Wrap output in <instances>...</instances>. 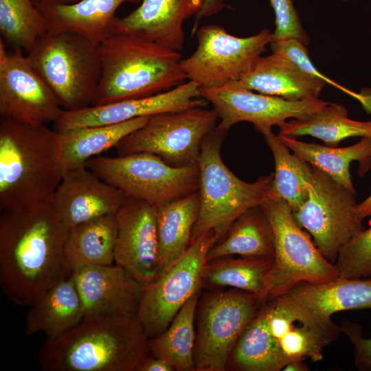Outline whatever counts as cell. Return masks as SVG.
<instances>
[{"instance_id":"29","label":"cell","mask_w":371,"mask_h":371,"mask_svg":"<svg viewBox=\"0 0 371 371\" xmlns=\"http://www.w3.org/2000/svg\"><path fill=\"white\" fill-rule=\"evenodd\" d=\"M278 135L289 149L354 193L356 192L350 172V164L358 161L360 177L364 176L371 168V137H363L358 143L350 146L335 147Z\"/></svg>"},{"instance_id":"19","label":"cell","mask_w":371,"mask_h":371,"mask_svg":"<svg viewBox=\"0 0 371 371\" xmlns=\"http://www.w3.org/2000/svg\"><path fill=\"white\" fill-rule=\"evenodd\" d=\"M81 296L84 319L137 316L144 286L124 267L87 265L71 276Z\"/></svg>"},{"instance_id":"43","label":"cell","mask_w":371,"mask_h":371,"mask_svg":"<svg viewBox=\"0 0 371 371\" xmlns=\"http://www.w3.org/2000/svg\"><path fill=\"white\" fill-rule=\"evenodd\" d=\"M356 210L361 221L368 216H371V194L364 201L356 204Z\"/></svg>"},{"instance_id":"44","label":"cell","mask_w":371,"mask_h":371,"mask_svg":"<svg viewBox=\"0 0 371 371\" xmlns=\"http://www.w3.org/2000/svg\"><path fill=\"white\" fill-rule=\"evenodd\" d=\"M308 366L304 363V360L295 359L288 363L282 370L286 371H308Z\"/></svg>"},{"instance_id":"45","label":"cell","mask_w":371,"mask_h":371,"mask_svg":"<svg viewBox=\"0 0 371 371\" xmlns=\"http://www.w3.org/2000/svg\"><path fill=\"white\" fill-rule=\"evenodd\" d=\"M34 3L43 2V1H52L56 2L58 3H63V4H71V3H77L81 0H32Z\"/></svg>"},{"instance_id":"36","label":"cell","mask_w":371,"mask_h":371,"mask_svg":"<svg viewBox=\"0 0 371 371\" xmlns=\"http://www.w3.org/2000/svg\"><path fill=\"white\" fill-rule=\"evenodd\" d=\"M49 30L47 19L32 0H0L1 38L28 53Z\"/></svg>"},{"instance_id":"33","label":"cell","mask_w":371,"mask_h":371,"mask_svg":"<svg viewBox=\"0 0 371 371\" xmlns=\"http://www.w3.org/2000/svg\"><path fill=\"white\" fill-rule=\"evenodd\" d=\"M202 291L186 302L164 331L148 339L150 354L166 361L174 371H196L194 315Z\"/></svg>"},{"instance_id":"42","label":"cell","mask_w":371,"mask_h":371,"mask_svg":"<svg viewBox=\"0 0 371 371\" xmlns=\"http://www.w3.org/2000/svg\"><path fill=\"white\" fill-rule=\"evenodd\" d=\"M136 371H174V370L166 361L149 353L139 362Z\"/></svg>"},{"instance_id":"17","label":"cell","mask_w":371,"mask_h":371,"mask_svg":"<svg viewBox=\"0 0 371 371\" xmlns=\"http://www.w3.org/2000/svg\"><path fill=\"white\" fill-rule=\"evenodd\" d=\"M115 215L117 232L114 262L146 287L159 274L156 206L126 197Z\"/></svg>"},{"instance_id":"8","label":"cell","mask_w":371,"mask_h":371,"mask_svg":"<svg viewBox=\"0 0 371 371\" xmlns=\"http://www.w3.org/2000/svg\"><path fill=\"white\" fill-rule=\"evenodd\" d=\"M85 166L126 197L156 207L197 192L199 188L198 164L174 167L149 153L97 156Z\"/></svg>"},{"instance_id":"9","label":"cell","mask_w":371,"mask_h":371,"mask_svg":"<svg viewBox=\"0 0 371 371\" xmlns=\"http://www.w3.org/2000/svg\"><path fill=\"white\" fill-rule=\"evenodd\" d=\"M275 236L273 264L268 278V300L302 282H323L339 278L335 264L321 254L296 223L284 199L269 196L260 205Z\"/></svg>"},{"instance_id":"22","label":"cell","mask_w":371,"mask_h":371,"mask_svg":"<svg viewBox=\"0 0 371 371\" xmlns=\"http://www.w3.org/2000/svg\"><path fill=\"white\" fill-rule=\"evenodd\" d=\"M236 81L249 90L289 100L319 98L326 84L272 53L260 56Z\"/></svg>"},{"instance_id":"4","label":"cell","mask_w":371,"mask_h":371,"mask_svg":"<svg viewBox=\"0 0 371 371\" xmlns=\"http://www.w3.org/2000/svg\"><path fill=\"white\" fill-rule=\"evenodd\" d=\"M55 131L1 117L0 203L21 211L49 201L63 170L57 158Z\"/></svg>"},{"instance_id":"31","label":"cell","mask_w":371,"mask_h":371,"mask_svg":"<svg viewBox=\"0 0 371 371\" xmlns=\"http://www.w3.org/2000/svg\"><path fill=\"white\" fill-rule=\"evenodd\" d=\"M278 127L280 135L295 138L309 135L329 146H336L348 137H371V121L349 118L348 109L335 102H329L324 108L304 118L286 121Z\"/></svg>"},{"instance_id":"27","label":"cell","mask_w":371,"mask_h":371,"mask_svg":"<svg viewBox=\"0 0 371 371\" xmlns=\"http://www.w3.org/2000/svg\"><path fill=\"white\" fill-rule=\"evenodd\" d=\"M199 206L200 199L197 191L156 207L158 277L167 271L188 249L198 218Z\"/></svg>"},{"instance_id":"18","label":"cell","mask_w":371,"mask_h":371,"mask_svg":"<svg viewBox=\"0 0 371 371\" xmlns=\"http://www.w3.org/2000/svg\"><path fill=\"white\" fill-rule=\"evenodd\" d=\"M207 104L200 96L198 85L188 80L152 96L89 106L77 110L63 109L53 126L55 131L61 132L85 126L117 124L161 113L205 107Z\"/></svg>"},{"instance_id":"32","label":"cell","mask_w":371,"mask_h":371,"mask_svg":"<svg viewBox=\"0 0 371 371\" xmlns=\"http://www.w3.org/2000/svg\"><path fill=\"white\" fill-rule=\"evenodd\" d=\"M282 369L269 330L267 302L236 341L228 358L226 371H280Z\"/></svg>"},{"instance_id":"28","label":"cell","mask_w":371,"mask_h":371,"mask_svg":"<svg viewBox=\"0 0 371 371\" xmlns=\"http://www.w3.org/2000/svg\"><path fill=\"white\" fill-rule=\"evenodd\" d=\"M273 258L225 256L206 261L201 276L202 289L234 288L268 301V278Z\"/></svg>"},{"instance_id":"1","label":"cell","mask_w":371,"mask_h":371,"mask_svg":"<svg viewBox=\"0 0 371 371\" xmlns=\"http://www.w3.org/2000/svg\"><path fill=\"white\" fill-rule=\"evenodd\" d=\"M69 229L47 201L0 218V286L19 306H32L69 278Z\"/></svg>"},{"instance_id":"20","label":"cell","mask_w":371,"mask_h":371,"mask_svg":"<svg viewBox=\"0 0 371 371\" xmlns=\"http://www.w3.org/2000/svg\"><path fill=\"white\" fill-rule=\"evenodd\" d=\"M126 196L85 166L63 172L49 202L69 229L115 214Z\"/></svg>"},{"instance_id":"46","label":"cell","mask_w":371,"mask_h":371,"mask_svg":"<svg viewBox=\"0 0 371 371\" xmlns=\"http://www.w3.org/2000/svg\"><path fill=\"white\" fill-rule=\"evenodd\" d=\"M341 1H344V2H348V1H350L351 0H341Z\"/></svg>"},{"instance_id":"15","label":"cell","mask_w":371,"mask_h":371,"mask_svg":"<svg viewBox=\"0 0 371 371\" xmlns=\"http://www.w3.org/2000/svg\"><path fill=\"white\" fill-rule=\"evenodd\" d=\"M20 49L8 52L0 39V115L32 124L59 116L56 95Z\"/></svg>"},{"instance_id":"24","label":"cell","mask_w":371,"mask_h":371,"mask_svg":"<svg viewBox=\"0 0 371 371\" xmlns=\"http://www.w3.org/2000/svg\"><path fill=\"white\" fill-rule=\"evenodd\" d=\"M142 1L81 0L71 4L52 1L35 4L47 19L49 30L74 32L99 44L113 33L118 8L125 2Z\"/></svg>"},{"instance_id":"38","label":"cell","mask_w":371,"mask_h":371,"mask_svg":"<svg viewBox=\"0 0 371 371\" xmlns=\"http://www.w3.org/2000/svg\"><path fill=\"white\" fill-rule=\"evenodd\" d=\"M272 54L282 56L294 63L307 74L324 80L326 83L355 97L356 93L330 80L315 67L308 56L306 46L295 38L272 41L269 43Z\"/></svg>"},{"instance_id":"13","label":"cell","mask_w":371,"mask_h":371,"mask_svg":"<svg viewBox=\"0 0 371 371\" xmlns=\"http://www.w3.org/2000/svg\"><path fill=\"white\" fill-rule=\"evenodd\" d=\"M217 241L214 231L201 234L167 271L144 287L137 317L148 339L164 331L186 302L203 290L207 254Z\"/></svg>"},{"instance_id":"40","label":"cell","mask_w":371,"mask_h":371,"mask_svg":"<svg viewBox=\"0 0 371 371\" xmlns=\"http://www.w3.org/2000/svg\"><path fill=\"white\" fill-rule=\"evenodd\" d=\"M341 333L349 338L354 348V363L360 371H371V337L366 338L361 326L357 323L344 322Z\"/></svg>"},{"instance_id":"3","label":"cell","mask_w":371,"mask_h":371,"mask_svg":"<svg viewBox=\"0 0 371 371\" xmlns=\"http://www.w3.org/2000/svg\"><path fill=\"white\" fill-rule=\"evenodd\" d=\"M99 49L101 75L91 106L152 96L187 80L179 52L143 37L113 33Z\"/></svg>"},{"instance_id":"7","label":"cell","mask_w":371,"mask_h":371,"mask_svg":"<svg viewBox=\"0 0 371 371\" xmlns=\"http://www.w3.org/2000/svg\"><path fill=\"white\" fill-rule=\"evenodd\" d=\"M267 302L234 288L202 291L194 315L196 371H226L236 341Z\"/></svg>"},{"instance_id":"21","label":"cell","mask_w":371,"mask_h":371,"mask_svg":"<svg viewBox=\"0 0 371 371\" xmlns=\"http://www.w3.org/2000/svg\"><path fill=\"white\" fill-rule=\"evenodd\" d=\"M204 1L142 0L128 15L116 17L113 33L137 35L179 52L185 41L183 23L196 16Z\"/></svg>"},{"instance_id":"11","label":"cell","mask_w":371,"mask_h":371,"mask_svg":"<svg viewBox=\"0 0 371 371\" xmlns=\"http://www.w3.org/2000/svg\"><path fill=\"white\" fill-rule=\"evenodd\" d=\"M306 186L307 198L293 217L325 258L335 264L341 248L363 229L356 210V193L314 167Z\"/></svg>"},{"instance_id":"14","label":"cell","mask_w":371,"mask_h":371,"mask_svg":"<svg viewBox=\"0 0 371 371\" xmlns=\"http://www.w3.org/2000/svg\"><path fill=\"white\" fill-rule=\"evenodd\" d=\"M200 96L211 103L220 128L229 131L240 122L254 124L261 134L279 126L289 118L301 119L321 110L329 102L319 98L289 100L280 97L256 93L236 80L223 86L199 88Z\"/></svg>"},{"instance_id":"2","label":"cell","mask_w":371,"mask_h":371,"mask_svg":"<svg viewBox=\"0 0 371 371\" xmlns=\"http://www.w3.org/2000/svg\"><path fill=\"white\" fill-rule=\"evenodd\" d=\"M149 353L148 338L137 316L101 317L47 338L38 364L44 371H136Z\"/></svg>"},{"instance_id":"41","label":"cell","mask_w":371,"mask_h":371,"mask_svg":"<svg viewBox=\"0 0 371 371\" xmlns=\"http://www.w3.org/2000/svg\"><path fill=\"white\" fill-rule=\"evenodd\" d=\"M225 1L226 0H205L202 8L195 16V22L192 28V34H196L198 29V24L201 19L218 13L224 8Z\"/></svg>"},{"instance_id":"26","label":"cell","mask_w":371,"mask_h":371,"mask_svg":"<svg viewBox=\"0 0 371 371\" xmlns=\"http://www.w3.org/2000/svg\"><path fill=\"white\" fill-rule=\"evenodd\" d=\"M150 117H138L113 124L55 131V148L63 172L84 166L91 158L115 147L124 137L143 126Z\"/></svg>"},{"instance_id":"34","label":"cell","mask_w":371,"mask_h":371,"mask_svg":"<svg viewBox=\"0 0 371 371\" xmlns=\"http://www.w3.org/2000/svg\"><path fill=\"white\" fill-rule=\"evenodd\" d=\"M117 225L115 214L80 224L69 229L67 254L73 269L87 265L115 263Z\"/></svg>"},{"instance_id":"39","label":"cell","mask_w":371,"mask_h":371,"mask_svg":"<svg viewBox=\"0 0 371 371\" xmlns=\"http://www.w3.org/2000/svg\"><path fill=\"white\" fill-rule=\"evenodd\" d=\"M269 1L275 14V30L272 33V41L295 38L307 46L310 40L293 0Z\"/></svg>"},{"instance_id":"25","label":"cell","mask_w":371,"mask_h":371,"mask_svg":"<svg viewBox=\"0 0 371 371\" xmlns=\"http://www.w3.org/2000/svg\"><path fill=\"white\" fill-rule=\"evenodd\" d=\"M27 311L25 334L55 338L78 325L85 316L81 296L71 276L48 289Z\"/></svg>"},{"instance_id":"30","label":"cell","mask_w":371,"mask_h":371,"mask_svg":"<svg viewBox=\"0 0 371 371\" xmlns=\"http://www.w3.org/2000/svg\"><path fill=\"white\" fill-rule=\"evenodd\" d=\"M235 255L274 258L273 229L260 205L248 209L235 220L225 236L210 249L206 261Z\"/></svg>"},{"instance_id":"6","label":"cell","mask_w":371,"mask_h":371,"mask_svg":"<svg viewBox=\"0 0 371 371\" xmlns=\"http://www.w3.org/2000/svg\"><path fill=\"white\" fill-rule=\"evenodd\" d=\"M25 54L63 109L92 104L101 75L98 43L74 32L48 30Z\"/></svg>"},{"instance_id":"23","label":"cell","mask_w":371,"mask_h":371,"mask_svg":"<svg viewBox=\"0 0 371 371\" xmlns=\"http://www.w3.org/2000/svg\"><path fill=\"white\" fill-rule=\"evenodd\" d=\"M280 296L312 315L331 319L339 311L371 308V278L302 282Z\"/></svg>"},{"instance_id":"12","label":"cell","mask_w":371,"mask_h":371,"mask_svg":"<svg viewBox=\"0 0 371 371\" xmlns=\"http://www.w3.org/2000/svg\"><path fill=\"white\" fill-rule=\"evenodd\" d=\"M198 45L181 60L187 79L199 88L223 86L238 80L266 51L272 33L263 29L248 37L232 35L218 25H205L196 32Z\"/></svg>"},{"instance_id":"35","label":"cell","mask_w":371,"mask_h":371,"mask_svg":"<svg viewBox=\"0 0 371 371\" xmlns=\"http://www.w3.org/2000/svg\"><path fill=\"white\" fill-rule=\"evenodd\" d=\"M273 156L275 172L269 196L285 200L295 212L308 196L307 181L313 166L295 153H291L272 130L262 133Z\"/></svg>"},{"instance_id":"10","label":"cell","mask_w":371,"mask_h":371,"mask_svg":"<svg viewBox=\"0 0 371 371\" xmlns=\"http://www.w3.org/2000/svg\"><path fill=\"white\" fill-rule=\"evenodd\" d=\"M218 119L214 109L201 106L150 116L116 145L117 155L149 153L174 167L196 164L203 140Z\"/></svg>"},{"instance_id":"5","label":"cell","mask_w":371,"mask_h":371,"mask_svg":"<svg viewBox=\"0 0 371 371\" xmlns=\"http://www.w3.org/2000/svg\"><path fill=\"white\" fill-rule=\"evenodd\" d=\"M227 132L216 125L203 140L198 159L200 206L191 241L209 231L221 240L240 215L269 196L273 173L246 182L222 160L221 148Z\"/></svg>"},{"instance_id":"37","label":"cell","mask_w":371,"mask_h":371,"mask_svg":"<svg viewBox=\"0 0 371 371\" xmlns=\"http://www.w3.org/2000/svg\"><path fill=\"white\" fill-rule=\"evenodd\" d=\"M335 265L339 278H371V226L356 234L341 248Z\"/></svg>"},{"instance_id":"16","label":"cell","mask_w":371,"mask_h":371,"mask_svg":"<svg viewBox=\"0 0 371 371\" xmlns=\"http://www.w3.org/2000/svg\"><path fill=\"white\" fill-rule=\"evenodd\" d=\"M267 307L269 330L283 368L295 359L322 360L324 348L341 333L331 319L312 315L281 296L268 300Z\"/></svg>"}]
</instances>
